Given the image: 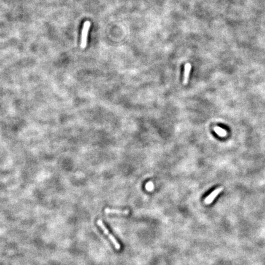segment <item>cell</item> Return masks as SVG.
<instances>
[{
  "label": "cell",
  "instance_id": "6da1fadb",
  "mask_svg": "<svg viewBox=\"0 0 265 265\" xmlns=\"http://www.w3.org/2000/svg\"><path fill=\"white\" fill-rule=\"evenodd\" d=\"M97 224H98V225L101 228V229L103 230V233L108 237V238L110 239V241L113 242V244H114L115 248L117 250L120 249V244L118 242V241H117V239H116L115 237L109 232V230L107 228V227L104 225V224L103 223V221H102V220H101V219L98 220H97Z\"/></svg>",
  "mask_w": 265,
  "mask_h": 265
},
{
  "label": "cell",
  "instance_id": "7a4b0ae2",
  "mask_svg": "<svg viewBox=\"0 0 265 265\" xmlns=\"http://www.w3.org/2000/svg\"><path fill=\"white\" fill-rule=\"evenodd\" d=\"M90 26H91V23L90 21H86L84 22V23H83L82 30L81 42H80V47L82 49H85L87 47L88 33L90 30Z\"/></svg>",
  "mask_w": 265,
  "mask_h": 265
},
{
  "label": "cell",
  "instance_id": "3957f363",
  "mask_svg": "<svg viewBox=\"0 0 265 265\" xmlns=\"http://www.w3.org/2000/svg\"><path fill=\"white\" fill-rule=\"evenodd\" d=\"M223 190L222 187H219L215 190H214L210 194L208 195V197L205 198L204 203L206 204H211L214 199L218 196V194Z\"/></svg>",
  "mask_w": 265,
  "mask_h": 265
},
{
  "label": "cell",
  "instance_id": "277c9868",
  "mask_svg": "<svg viewBox=\"0 0 265 265\" xmlns=\"http://www.w3.org/2000/svg\"><path fill=\"white\" fill-rule=\"evenodd\" d=\"M105 213L107 214H123V215H127L129 214L128 210H119V209H110V208H106L105 209Z\"/></svg>",
  "mask_w": 265,
  "mask_h": 265
},
{
  "label": "cell",
  "instance_id": "5b68a950",
  "mask_svg": "<svg viewBox=\"0 0 265 265\" xmlns=\"http://www.w3.org/2000/svg\"><path fill=\"white\" fill-rule=\"evenodd\" d=\"M191 66L190 63H187L184 66V80H183V83L184 85L187 84L188 82V79L190 76V73L191 71Z\"/></svg>",
  "mask_w": 265,
  "mask_h": 265
},
{
  "label": "cell",
  "instance_id": "8992f818",
  "mask_svg": "<svg viewBox=\"0 0 265 265\" xmlns=\"http://www.w3.org/2000/svg\"><path fill=\"white\" fill-rule=\"evenodd\" d=\"M214 130L219 136L221 137H225L227 134V131L224 129L220 128V127H215L214 128Z\"/></svg>",
  "mask_w": 265,
  "mask_h": 265
},
{
  "label": "cell",
  "instance_id": "52a82bcc",
  "mask_svg": "<svg viewBox=\"0 0 265 265\" xmlns=\"http://www.w3.org/2000/svg\"><path fill=\"white\" fill-rule=\"evenodd\" d=\"M153 188H154L153 187V184L152 182H149L146 185V188L148 191H152V190H153Z\"/></svg>",
  "mask_w": 265,
  "mask_h": 265
}]
</instances>
